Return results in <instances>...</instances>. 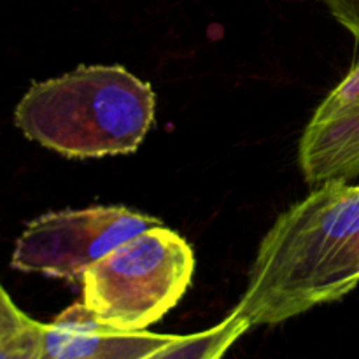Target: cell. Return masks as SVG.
I'll return each mask as SVG.
<instances>
[{"label": "cell", "instance_id": "1", "mask_svg": "<svg viewBox=\"0 0 359 359\" xmlns=\"http://www.w3.org/2000/svg\"><path fill=\"white\" fill-rule=\"evenodd\" d=\"M359 284V186L330 181L280 214L263 237L235 311L279 325Z\"/></svg>", "mask_w": 359, "mask_h": 359}, {"label": "cell", "instance_id": "2", "mask_svg": "<svg viewBox=\"0 0 359 359\" xmlns=\"http://www.w3.org/2000/svg\"><path fill=\"white\" fill-rule=\"evenodd\" d=\"M151 84L121 65L77 67L32 84L14 111L16 126L67 158H102L139 149L154 123Z\"/></svg>", "mask_w": 359, "mask_h": 359}, {"label": "cell", "instance_id": "3", "mask_svg": "<svg viewBox=\"0 0 359 359\" xmlns=\"http://www.w3.org/2000/svg\"><path fill=\"white\" fill-rule=\"evenodd\" d=\"M195 252L163 224L128 238L84 272L83 304L104 325L142 332L167 316L188 291Z\"/></svg>", "mask_w": 359, "mask_h": 359}, {"label": "cell", "instance_id": "4", "mask_svg": "<svg viewBox=\"0 0 359 359\" xmlns=\"http://www.w3.org/2000/svg\"><path fill=\"white\" fill-rule=\"evenodd\" d=\"M160 219L123 205L49 212L32 221L14 248L11 266L28 273L81 283L84 272Z\"/></svg>", "mask_w": 359, "mask_h": 359}, {"label": "cell", "instance_id": "5", "mask_svg": "<svg viewBox=\"0 0 359 359\" xmlns=\"http://www.w3.org/2000/svg\"><path fill=\"white\" fill-rule=\"evenodd\" d=\"M298 163L311 186L349 182L359 175V62L312 114L298 146Z\"/></svg>", "mask_w": 359, "mask_h": 359}, {"label": "cell", "instance_id": "6", "mask_svg": "<svg viewBox=\"0 0 359 359\" xmlns=\"http://www.w3.org/2000/svg\"><path fill=\"white\" fill-rule=\"evenodd\" d=\"M177 335L123 332L98 321L83 302L70 305L44 326L37 359H142Z\"/></svg>", "mask_w": 359, "mask_h": 359}, {"label": "cell", "instance_id": "7", "mask_svg": "<svg viewBox=\"0 0 359 359\" xmlns=\"http://www.w3.org/2000/svg\"><path fill=\"white\" fill-rule=\"evenodd\" d=\"M251 328L248 319L233 309L212 328L191 335H177L170 344L142 359H223L226 351Z\"/></svg>", "mask_w": 359, "mask_h": 359}, {"label": "cell", "instance_id": "8", "mask_svg": "<svg viewBox=\"0 0 359 359\" xmlns=\"http://www.w3.org/2000/svg\"><path fill=\"white\" fill-rule=\"evenodd\" d=\"M44 326L20 311L0 284V359H37Z\"/></svg>", "mask_w": 359, "mask_h": 359}, {"label": "cell", "instance_id": "9", "mask_svg": "<svg viewBox=\"0 0 359 359\" xmlns=\"http://www.w3.org/2000/svg\"><path fill=\"white\" fill-rule=\"evenodd\" d=\"M332 16L359 41V0H323Z\"/></svg>", "mask_w": 359, "mask_h": 359}]
</instances>
